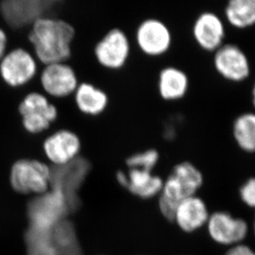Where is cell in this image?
Returning <instances> with one entry per match:
<instances>
[{
    "instance_id": "cb8c5ba5",
    "label": "cell",
    "mask_w": 255,
    "mask_h": 255,
    "mask_svg": "<svg viewBox=\"0 0 255 255\" xmlns=\"http://www.w3.org/2000/svg\"><path fill=\"white\" fill-rule=\"evenodd\" d=\"M8 37L7 32L0 26V61L7 52Z\"/></svg>"
},
{
    "instance_id": "30bf717a",
    "label": "cell",
    "mask_w": 255,
    "mask_h": 255,
    "mask_svg": "<svg viewBox=\"0 0 255 255\" xmlns=\"http://www.w3.org/2000/svg\"><path fill=\"white\" fill-rule=\"evenodd\" d=\"M206 228L212 241L222 246H236L247 237L248 223L226 211L211 213Z\"/></svg>"
},
{
    "instance_id": "5bb4252c",
    "label": "cell",
    "mask_w": 255,
    "mask_h": 255,
    "mask_svg": "<svg viewBox=\"0 0 255 255\" xmlns=\"http://www.w3.org/2000/svg\"><path fill=\"white\" fill-rule=\"evenodd\" d=\"M214 66L220 76L231 82L246 81L251 74L248 57L236 45H222L216 50Z\"/></svg>"
},
{
    "instance_id": "ba28073f",
    "label": "cell",
    "mask_w": 255,
    "mask_h": 255,
    "mask_svg": "<svg viewBox=\"0 0 255 255\" xmlns=\"http://www.w3.org/2000/svg\"><path fill=\"white\" fill-rule=\"evenodd\" d=\"M71 209L68 201L62 192L50 190L37 198L28 206L30 228L38 231H48L62 221V216Z\"/></svg>"
},
{
    "instance_id": "44dd1931",
    "label": "cell",
    "mask_w": 255,
    "mask_h": 255,
    "mask_svg": "<svg viewBox=\"0 0 255 255\" xmlns=\"http://www.w3.org/2000/svg\"><path fill=\"white\" fill-rule=\"evenodd\" d=\"M159 159L158 151L155 148H148L130 155L127 157L126 163L128 168H142L153 171Z\"/></svg>"
},
{
    "instance_id": "4fadbf2b",
    "label": "cell",
    "mask_w": 255,
    "mask_h": 255,
    "mask_svg": "<svg viewBox=\"0 0 255 255\" xmlns=\"http://www.w3.org/2000/svg\"><path fill=\"white\" fill-rule=\"evenodd\" d=\"M136 42L145 55L161 57L166 54L171 47L172 34L167 25L159 20H145L137 28Z\"/></svg>"
},
{
    "instance_id": "9a60e30c",
    "label": "cell",
    "mask_w": 255,
    "mask_h": 255,
    "mask_svg": "<svg viewBox=\"0 0 255 255\" xmlns=\"http://www.w3.org/2000/svg\"><path fill=\"white\" fill-rule=\"evenodd\" d=\"M210 215L206 201L195 195L178 204L172 221L185 233H192L206 226Z\"/></svg>"
},
{
    "instance_id": "ffe728a7",
    "label": "cell",
    "mask_w": 255,
    "mask_h": 255,
    "mask_svg": "<svg viewBox=\"0 0 255 255\" xmlns=\"http://www.w3.org/2000/svg\"><path fill=\"white\" fill-rule=\"evenodd\" d=\"M226 18L236 28H247L255 24V0H228Z\"/></svg>"
},
{
    "instance_id": "9c48e42d",
    "label": "cell",
    "mask_w": 255,
    "mask_h": 255,
    "mask_svg": "<svg viewBox=\"0 0 255 255\" xmlns=\"http://www.w3.org/2000/svg\"><path fill=\"white\" fill-rule=\"evenodd\" d=\"M81 140L78 134L67 128L58 129L48 135L42 142V152L55 167L70 164L79 157Z\"/></svg>"
},
{
    "instance_id": "e0dca14e",
    "label": "cell",
    "mask_w": 255,
    "mask_h": 255,
    "mask_svg": "<svg viewBox=\"0 0 255 255\" xmlns=\"http://www.w3.org/2000/svg\"><path fill=\"white\" fill-rule=\"evenodd\" d=\"M190 80L187 72L177 66H166L158 73L157 94L162 101H181L189 91Z\"/></svg>"
},
{
    "instance_id": "603a6c76",
    "label": "cell",
    "mask_w": 255,
    "mask_h": 255,
    "mask_svg": "<svg viewBox=\"0 0 255 255\" xmlns=\"http://www.w3.org/2000/svg\"><path fill=\"white\" fill-rule=\"evenodd\" d=\"M225 255H255V252L250 246L239 244L232 246Z\"/></svg>"
},
{
    "instance_id": "8fae6325",
    "label": "cell",
    "mask_w": 255,
    "mask_h": 255,
    "mask_svg": "<svg viewBox=\"0 0 255 255\" xmlns=\"http://www.w3.org/2000/svg\"><path fill=\"white\" fill-rule=\"evenodd\" d=\"M129 52L127 36L117 28L111 30L94 49L96 61L103 68L110 71L121 70L126 65Z\"/></svg>"
},
{
    "instance_id": "5b68a950",
    "label": "cell",
    "mask_w": 255,
    "mask_h": 255,
    "mask_svg": "<svg viewBox=\"0 0 255 255\" xmlns=\"http://www.w3.org/2000/svg\"><path fill=\"white\" fill-rule=\"evenodd\" d=\"M18 111L24 129L34 135L49 129L59 116L56 104L37 90L27 91L18 105Z\"/></svg>"
},
{
    "instance_id": "7a4b0ae2",
    "label": "cell",
    "mask_w": 255,
    "mask_h": 255,
    "mask_svg": "<svg viewBox=\"0 0 255 255\" xmlns=\"http://www.w3.org/2000/svg\"><path fill=\"white\" fill-rule=\"evenodd\" d=\"M61 0H0V18L8 37L7 51L22 47L32 53L27 34L35 21L49 17Z\"/></svg>"
},
{
    "instance_id": "8992f818",
    "label": "cell",
    "mask_w": 255,
    "mask_h": 255,
    "mask_svg": "<svg viewBox=\"0 0 255 255\" xmlns=\"http://www.w3.org/2000/svg\"><path fill=\"white\" fill-rule=\"evenodd\" d=\"M40 66L27 50L16 47L7 51L0 61V77L11 88H25L34 81Z\"/></svg>"
},
{
    "instance_id": "484cf974",
    "label": "cell",
    "mask_w": 255,
    "mask_h": 255,
    "mask_svg": "<svg viewBox=\"0 0 255 255\" xmlns=\"http://www.w3.org/2000/svg\"><path fill=\"white\" fill-rule=\"evenodd\" d=\"M254 232H255V219H254Z\"/></svg>"
},
{
    "instance_id": "d4e9b609",
    "label": "cell",
    "mask_w": 255,
    "mask_h": 255,
    "mask_svg": "<svg viewBox=\"0 0 255 255\" xmlns=\"http://www.w3.org/2000/svg\"><path fill=\"white\" fill-rule=\"evenodd\" d=\"M252 104L255 109V82L254 84L253 88H252Z\"/></svg>"
},
{
    "instance_id": "7402d4cb",
    "label": "cell",
    "mask_w": 255,
    "mask_h": 255,
    "mask_svg": "<svg viewBox=\"0 0 255 255\" xmlns=\"http://www.w3.org/2000/svg\"><path fill=\"white\" fill-rule=\"evenodd\" d=\"M239 196L246 206L255 210V177H250L241 185Z\"/></svg>"
},
{
    "instance_id": "6da1fadb",
    "label": "cell",
    "mask_w": 255,
    "mask_h": 255,
    "mask_svg": "<svg viewBox=\"0 0 255 255\" xmlns=\"http://www.w3.org/2000/svg\"><path fill=\"white\" fill-rule=\"evenodd\" d=\"M74 36L73 27L66 21L42 17L32 25L27 41L32 47V54L42 67L68 62Z\"/></svg>"
},
{
    "instance_id": "2e32d148",
    "label": "cell",
    "mask_w": 255,
    "mask_h": 255,
    "mask_svg": "<svg viewBox=\"0 0 255 255\" xmlns=\"http://www.w3.org/2000/svg\"><path fill=\"white\" fill-rule=\"evenodd\" d=\"M192 36L202 49L216 52L223 45L225 38L223 22L214 12H203L194 22Z\"/></svg>"
},
{
    "instance_id": "7c38bea8",
    "label": "cell",
    "mask_w": 255,
    "mask_h": 255,
    "mask_svg": "<svg viewBox=\"0 0 255 255\" xmlns=\"http://www.w3.org/2000/svg\"><path fill=\"white\" fill-rule=\"evenodd\" d=\"M116 177L121 187L132 196L142 200H149L159 196L164 181L162 177L154 174L153 171L142 168L119 170Z\"/></svg>"
},
{
    "instance_id": "3957f363",
    "label": "cell",
    "mask_w": 255,
    "mask_h": 255,
    "mask_svg": "<svg viewBox=\"0 0 255 255\" xmlns=\"http://www.w3.org/2000/svg\"><path fill=\"white\" fill-rule=\"evenodd\" d=\"M204 181L203 173L192 162L184 161L175 165L163 181L158 196L160 213L167 221H172L178 204L187 197L197 195Z\"/></svg>"
},
{
    "instance_id": "ac0fdd59",
    "label": "cell",
    "mask_w": 255,
    "mask_h": 255,
    "mask_svg": "<svg viewBox=\"0 0 255 255\" xmlns=\"http://www.w3.org/2000/svg\"><path fill=\"white\" fill-rule=\"evenodd\" d=\"M71 100L81 114L96 117L108 109L111 96L105 90L91 82H81L71 96Z\"/></svg>"
},
{
    "instance_id": "52a82bcc",
    "label": "cell",
    "mask_w": 255,
    "mask_h": 255,
    "mask_svg": "<svg viewBox=\"0 0 255 255\" xmlns=\"http://www.w3.org/2000/svg\"><path fill=\"white\" fill-rule=\"evenodd\" d=\"M37 78L39 91L52 101L71 98L80 84L76 71L67 63L40 66Z\"/></svg>"
},
{
    "instance_id": "277c9868",
    "label": "cell",
    "mask_w": 255,
    "mask_h": 255,
    "mask_svg": "<svg viewBox=\"0 0 255 255\" xmlns=\"http://www.w3.org/2000/svg\"><path fill=\"white\" fill-rule=\"evenodd\" d=\"M52 169L47 162L22 158L12 164L10 184L17 193L42 196L52 188Z\"/></svg>"
},
{
    "instance_id": "d6986e66",
    "label": "cell",
    "mask_w": 255,
    "mask_h": 255,
    "mask_svg": "<svg viewBox=\"0 0 255 255\" xmlns=\"http://www.w3.org/2000/svg\"><path fill=\"white\" fill-rule=\"evenodd\" d=\"M232 133L236 144L247 153L255 152V112L239 115L233 122Z\"/></svg>"
}]
</instances>
